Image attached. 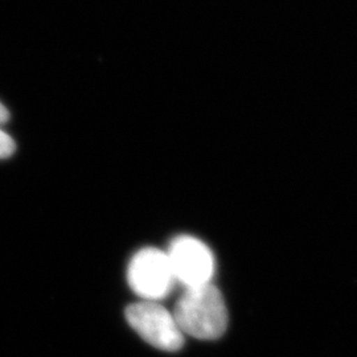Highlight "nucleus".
<instances>
[{
  "mask_svg": "<svg viewBox=\"0 0 357 357\" xmlns=\"http://www.w3.org/2000/svg\"><path fill=\"white\" fill-rule=\"evenodd\" d=\"M174 317L184 335L199 340H216L228 327L224 296L212 283L184 289L174 308Z\"/></svg>",
  "mask_w": 357,
  "mask_h": 357,
  "instance_id": "obj_1",
  "label": "nucleus"
},
{
  "mask_svg": "<svg viewBox=\"0 0 357 357\" xmlns=\"http://www.w3.org/2000/svg\"><path fill=\"white\" fill-rule=\"evenodd\" d=\"M128 282L142 301L160 302L172 293L176 280L166 252L144 248L130 259Z\"/></svg>",
  "mask_w": 357,
  "mask_h": 357,
  "instance_id": "obj_2",
  "label": "nucleus"
},
{
  "mask_svg": "<svg viewBox=\"0 0 357 357\" xmlns=\"http://www.w3.org/2000/svg\"><path fill=\"white\" fill-rule=\"evenodd\" d=\"M130 327L144 342L165 352H176L184 345V333L178 327L174 312L159 302L141 301L126 308Z\"/></svg>",
  "mask_w": 357,
  "mask_h": 357,
  "instance_id": "obj_3",
  "label": "nucleus"
},
{
  "mask_svg": "<svg viewBox=\"0 0 357 357\" xmlns=\"http://www.w3.org/2000/svg\"><path fill=\"white\" fill-rule=\"evenodd\" d=\"M176 283L184 289L212 283L215 274V257L211 249L196 237L178 236L166 252Z\"/></svg>",
  "mask_w": 357,
  "mask_h": 357,
  "instance_id": "obj_4",
  "label": "nucleus"
},
{
  "mask_svg": "<svg viewBox=\"0 0 357 357\" xmlns=\"http://www.w3.org/2000/svg\"><path fill=\"white\" fill-rule=\"evenodd\" d=\"M16 150V144L13 138L0 128V159L11 156Z\"/></svg>",
  "mask_w": 357,
  "mask_h": 357,
  "instance_id": "obj_5",
  "label": "nucleus"
},
{
  "mask_svg": "<svg viewBox=\"0 0 357 357\" xmlns=\"http://www.w3.org/2000/svg\"><path fill=\"white\" fill-rule=\"evenodd\" d=\"M8 119H10L8 110H7V107L3 103L0 102V125L6 123Z\"/></svg>",
  "mask_w": 357,
  "mask_h": 357,
  "instance_id": "obj_6",
  "label": "nucleus"
}]
</instances>
